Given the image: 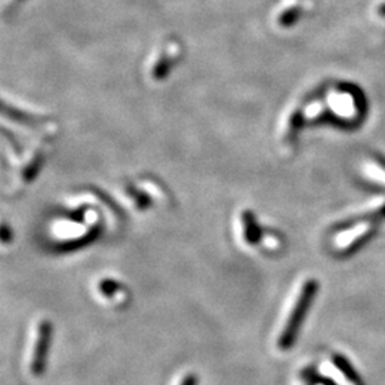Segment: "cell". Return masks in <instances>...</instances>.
Returning a JSON list of instances; mask_svg holds the SVG:
<instances>
[{
    "mask_svg": "<svg viewBox=\"0 0 385 385\" xmlns=\"http://www.w3.org/2000/svg\"><path fill=\"white\" fill-rule=\"evenodd\" d=\"M367 176L374 180V181H378L379 184H384L385 186V166H381V164H370L367 166Z\"/></svg>",
    "mask_w": 385,
    "mask_h": 385,
    "instance_id": "obj_6",
    "label": "cell"
},
{
    "mask_svg": "<svg viewBox=\"0 0 385 385\" xmlns=\"http://www.w3.org/2000/svg\"><path fill=\"white\" fill-rule=\"evenodd\" d=\"M317 290H318V283L315 280H308L304 283L302 291H299L297 302L294 304V308L288 315L287 324H286L280 338H278V347H280L282 350H290L294 346V341L299 333V328H302V326L304 323V318L314 302Z\"/></svg>",
    "mask_w": 385,
    "mask_h": 385,
    "instance_id": "obj_1",
    "label": "cell"
},
{
    "mask_svg": "<svg viewBox=\"0 0 385 385\" xmlns=\"http://www.w3.org/2000/svg\"><path fill=\"white\" fill-rule=\"evenodd\" d=\"M298 14H299V9H298V8L290 9V10H287V12L283 13V16L280 17V23H282L283 26H288V25H291L293 21L298 17Z\"/></svg>",
    "mask_w": 385,
    "mask_h": 385,
    "instance_id": "obj_7",
    "label": "cell"
},
{
    "mask_svg": "<svg viewBox=\"0 0 385 385\" xmlns=\"http://www.w3.org/2000/svg\"><path fill=\"white\" fill-rule=\"evenodd\" d=\"M119 288V284L116 282H112V280H104L100 283V291L107 294V295H110L113 294L115 291H117Z\"/></svg>",
    "mask_w": 385,
    "mask_h": 385,
    "instance_id": "obj_8",
    "label": "cell"
},
{
    "mask_svg": "<svg viewBox=\"0 0 385 385\" xmlns=\"http://www.w3.org/2000/svg\"><path fill=\"white\" fill-rule=\"evenodd\" d=\"M377 220H364L357 226L351 227L350 230L342 231L337 235V246L341 251H348L359 246L364 239L371 237V234L375 231Z\"/></svg>",
    "mask_w": 385,
    "mask_h": 385,
    "instance_id": "obj_3",
    "label": "cell"
},
{
    "mask_svg": "<svg viewBox=\"0 0 385 385\" xmlns=\"http://www.w3.org/2000/svg\"><path fill=\"white\" fill-rule=\"evenodd\" d=\"M378 14H379L381 17H385V2L378 8Z\"/></svg>",
    "mask_w": 385,
    "mask_h": 385,
    "instance_id": "obj_10",
    "label": "cell"
},
{
    "mask_svg": "<svg viewBox=\"0 0 385 385\" xmlns=\"http://www.w3.org/2000/svg\"><path fill=\"white\" fill-rule=\"evenodd\" d=\"M333 362H334L335 368L342 374V377L346 378L348 385H361L358 374L355 373V370L353 368V366L348 362V359L346 357L334 355L333 357Z\"/></svg>",
    "mask_w": 385,
    "mask_h": 385,
    "instance_id": "obj_4",
    "label": "cell"
},
{
    "mask_svg": "<svg viewBox=\"0 0 385 385\" xmlns=\"http://www.w3.org/2000/svg\"><path fill=\"white\" fill-rule=\"evenodd\" d=\"M197 375L196 374H188L186 378L180 382V385H197Z\"/></svg>",
    "mask_w": 385,
    "mask_h": 385,
    "instance_id": "obj_9",
    "label": "cell"
},
{
    "mask_svg": "<svg viewBox=\"0 0 385 385\" xmlns=\"http://www.w3.org/2000/svg\"><path fill=\"white\" fill-rule=\"evenodd\" d=\"M243 221H244V227H246V239L247 243L250 244H255L257 240H259V227L255 224V219H254V214L250 211H246L243 214Z\"/></svg>",
    "mask_w": 385,
    "mask_h": 385,
    "instance_id": "obj_5",
    "label": "cell"
},
{
    "mask_svg": "<svg viewBox=\"0 0 385 385\" xmlns=\"http://www.w3.org/2000/svg\"><path fill=\"white\" fill-rule=\"evenodd\" d=\"M52 334H53V326L50 321H41L37 331V338H36V347L33 351V358H32V373L34 375H40L46 368L48 362V355L50 350V342H52Z\"/></svg>",
    "mask_w": 385,
    "mask_h": 385,
    "instance_id": "obj_2",
    "label": "cell"
}]
</instances>
